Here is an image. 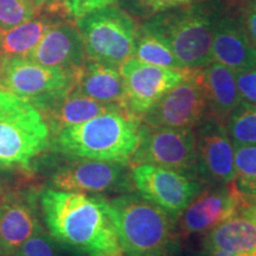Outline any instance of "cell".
I'll use <instances>...</instances> for the list:
<instances>
[{"label":"cell","mask_w":256,"mask_h":256,"mask_svg":"<svg viewBox=\"0 0 256 256\" xmlns=\"http://www.w3.org/2000/svg\"><path fill=\"white\" fill-rule=\"evenodd\" d=\"M76 70L46 66L28 58H6L0 89L28 98L34 106L74 88Z\"/></svg>","instance_id":"obj_8"},{"label":"cell","mask_w":256,"mask_h":256,"mask_svg":"<svg viewBox=\"0 0 256 256\" xmlns=\"http://www.w3.org/2000/svg\"><path fill=\"white\" fill-rule=\"evenodd\" d=\"M11 256H58L55 241L46 232H40L25 241Z\"/></svg>","instance_id":"obj_28"},{"label":"cell","mask_w":256,"mask_h":256,"mask_svg":"<svg viewBox=\"0 0 256 256\" xmlns=\"http://www.w3.org/2000/svg\"><path fill=\"white\" fill-rule=\"evenodd\" d=\"M198 78L206 92L210 115L226 124L230 113L242 101L236 84V74L223 64L211 62L198 70Z\"/></svg>","instance_id":"obj_20"},{"label":"cell","mask_w":256,"mask_h":256,"mask_svg":"<svg viewBox=\"0 0 256 256\" xmlns=\"http://www.w3.org/2000/svg\"><path fill=\"white\" fill-rule=\"evenodd\" d=\"M223 8L242 14V11L250 4L252 0H217Z\"/></svg>","instance_id":"obj_33"},{"label":"cell","mask_w":256,"mask_h":256,"mask_svg":"<svg viewBox=\"0 0 256 256\" xmlns=\"http://www.w3.org/2000/svg\"><path fill=\"white\" fill-rule=\"evenodd\" d=\"M51 183L57 190L81 194H127L134 188L126 165L92 159H78L62 166Z\"/></svg>","instance_id":"obj_12"},{"label":"cell","mask_w":256,"mask_h":256,"mask_svg":"<svg viewBox=\"0 0 256 256\" xmlns=\"http://www.w3.org/2000/svg\"><path fill=\"white\" fill-rule=\"evenodd\" d=\"M226 127L234 145H256V106L240 102L226 120Z\"/></svg>","instance_id":"obj_24"},{"label":"cell","mask_w":256,"mask_h":256,"mask_svg":"<svg viewBox=\"0 0 256 256\" xmlns=\"http://www.w3.org/2000/svg\"><path fill=\"white\" fill-rule=\"evenodd\" d=\"M194 130L197 180L209 186L234 183L235 147L226 124L210 116Z\"/></svg>","instance_id":"obj_11"},{"label":"cell","mask_w":256,"mask_h":256,"mask_svg":"<svg viewBox=\"0 0 256 256\" xmlns=\"http://www.w3.org/2000/svg\"><path fill=\"white\" fill-rule=\"evenodd\" d=\"M87 60L120 68L132 57L138 24L120 6L110 5L76 19Z\"/></svg>","instance_id":"obj_6"},{"label":"cell","mask_w":256,"mask_h":256,"mask_svg":"<svg viewBox=\"0 0 256 256\" xmlns=\"http://www.w3.org/2000/svg\"><path fill=\"white\" fill-rule=\"evenodd\" d=\"M212 62L240 72L256 64V48L252 46L243 23L242 14L220 8L214 28Z\"/></svg>","instance_id":"obj_16"},{"label":"cell","mask_w":256,"mask_h":256,"mask_svg":"<svg viewBox=\"0 0 256 256\" xmlns=\"http://www.w3.org/2000/svg\"><path fill=\"white\" fill-rule=\"evenodd\" d=\"M0 256H6L4 249H2V243H0Z\"/></svg>","instance_id":"obj_40"},{"label":"cell","mask_w":256,"mask_h":256,"mask_svg":"<svg viewBox=\"0 0 256 256\" xmlns=\"http://www.w3.org/2000/svg\"><path fill=\"white\" fill-rule=\"evenodd\" d=\"M140 126L142 118L130 112H108L60 130L54 136V147L70 158L128 166L139 144Z\"/></svg>","instance_id":"obj_2"},{"label":"cell","mask_w":256,"mask_h":256,"mask_svg":"<svg viewBox=\"0 0 256 256\" xmlns=\"http://www.w3.org/2000/svg\"><path fill=\"white\" fill-rule=\"evenodd\" d=\"M130 58L152 64V66H162V68L188 72L179 63L177 57L164 42L160 40L158 37L147 31L146 28H144L140 24L138 25L136 32L133 52Z\"/></svg>","instance_id":"obj_23"},{"label":"cell","mask_w":256,"mask_h":256,"mask_svg":"<svg viewBox=\"0 0 256 256\" xmlns=\"http://www.w3.org/2000/svg\"><path fill=\"white\" fill-rule=\"evenodd\" d=\"M50 145L42 112L28 98L0 89V170H30Z\"/></svg>","instance_id":"obj_5"},{"label":"cell","mask_w":256,"mask_h":256,"mask_svg":"<svg viewBox=\"0 0 256 256\" xmlns=\"http://www.w3.org/2000/svg\"><path fill=\"white\" fill-rule=\"evenodd\" d=\"M130 114L142 118L168 90L183 82L194 72H179L128 58L120 66Z\"/></svg>","instance_id":"obj_13"},{"label":"cell","mask_w":256,"mask_h":256,"mask_svg":"<svg viewBox=\"0 0 256 256\" xmlns=\"http://www.w3.org/2000/svg\"><path fill=\"white\" fill-rule=\"evenodd\" d=\"M243 23L250 38L252 46L256 48V0H252L250 4L242 11Z\"/></svg>","instance_id":"obj_31"},{"label":"cell","mask_w":256,"mask_h":256,"mask_svg":"<svg viewBox=\"0 0 256 256\" xmlns=\"http://www.w3.org/2000/svg\"><path fill=\"white\" fill-rule=\"evenodd\" d=\"M36 107L46 118L52 136L64 128L86 122L100 114L114 110H126L116 104H102L92 100L75 88L38 104Z\"/></svg>","instance_id":"obj_18"},{"label":"cell","mask_w":256,"mask_h":256,"mask_svg":"<svg viewBox=\"0 0 256 256\" xmlns=\"http://www.w3.org/2000/svg\"><path fill=\"white\" fill-rule=\"evenodd\" d=\"M202 255L203 256H243V255H238V254H234V252L216 250V249H209V248H203Z\"/></svg>","instance_id":"obj_35"},{"label":"cell","mask_w":256,"mask_h":256,"mask_svg":"<svg viewBox=\"0 0 256 256\" xmlns=\"http://www.w3.org/2000/svg\"><path fill=\"white\" fill-rule=\"evenodd\" d=\"M6 57L2 55V52L0 51V80H2V68H4Z\"/></svg>","instance_id":"obj_37"},{"label":"cell","mask_w":256,"mask_h":256,"mask_svg":"<svg viewBox=\"0 0 256 256\" xmlns=\"http://www.w3.org/2000/svg\"><path fill=\"white\" fill-rule=\"evenodd\" d=\"M68 2H69V0H57V2H58V4L62 6V8L66 10V11L69 14V11H68Z\"/></svg>","instance_id":"obj_38"},{"label":"cell","mask_w":256,"mask_h":256,"mask_svg":"<svg viewBox=\"0 0 256 256\" xmlns=\"http://www.w3.org/2000/svg\"><path fill=\"white\" fill-rule=\"evenodd\" d=\"M238 214L247 217L256 224V194H246L241 192Z\"/></svg>","instance_id":"obj_32"},{"label":"cell","mask_w":256,"mask_h":256,"mask_svg":"<svg viewBox=\"0 0 256 256\" xmlns=\"http://www.w3.org/2000/svg\"><path fill=\"white\" fill-rule=\"evenodd\" d=\"M8 191H10V188L8 186V184H6L5 182L0 178V202L4 200V197L6 196V194H8Z\"/></svg>","instance_id":"obj_36"},{"label":"cell","mask_w":256,"mask_h":256,"mask_svg":"<svg viewBox=\"0 0 256 256\" xmlns=\"http://www.w3.org/2000/svg\"><path fill=\"white\" fill-rule=\"evenodd\" d=\"M115 2L118 0H69L68 11L74 18L78 19L96 10L115 5Z\"/></svg>","instance_id":"obj_30"},{"label":"cell","mask_w":256,"mask_h":256,"mask_svg":"<svg viewBox=\"0 0 256 256\" xmlns=\"http://www.w3.org/2000/svg\"><path fill=\"white\" fill-rule=\"evenodd\" d=\"M28 58L46 66L75 72L86 63L87 56L78 26L60 19L48 28Z\"/></svg>","instance_id":"obj_17"},{"label":"cell","mask_w":256,"mask_h":256,"mask_svg":"<svg viewBox=\"0 0 256 256\" xmlns=\"http://www.w3.org/2000/svg\"><path fill=\"white\" fill-rule=\"evenodd\" d=\"M43 8L34 0H0V28H11L31 20Z\"/></svg>","instance_id":"obj_26"},{"label":"cell","mask_w":256,"mask_h":256,"mask_svg":"<svg viewBox=\"0 0 256 256\" xmlns=\"http://www.w3.org/2000/svg\"><path fill=\"white\" fill-rule=\"evenodd\" d=\"M74 88L92 100L127 110L124 80L118 68L87 60L76 70Z\"/></svg>","instance_id":"obj_19"},{"label":"cell","mask_w":256,"mask_h":256,"mask_svg":"<svg viewBox=\"0 0 256 256\" xmlns=\"http://www.w3.org/2000/svg\"><path fill=\"white\" fill-rule=\"evenodd\" d=\"M50 236L76 256H124L108 200L46 188L40 192Z\"/></svg>","instance_id":"obj_1"},{"label":"cell","mask_w":256,"mask_h":256,"mask_svg":"<svg viewBox=\"0 0 256 256\" xmlns=\"http://www.w3.org/2000/svg\"><path fill=\"white\" fill-rule=\"evenodd\" d=\"M204 0H118L119 6L133 18L145 20L153 16Z\"/></svg>","instance_id":"obj_27"},{"label":"cell","mask_w":256,"mask_h":256,"mask_svg":"<svg viewBox=\"0 0 256 256\" xmlns=\"http://www.w3.org/2000/svg\"><path fill=\"white\" fill-rule=\"evenodd\" d=\"M177 256H203L202 254H194V252H191V254H179Z\"/></svg>","instance_id":"obj_39"},{"label":"cell","mask_w":256,"mask_h":256,"mask_svg":"<svg viewBox=\"0 0 256 256\" xmlns=\"http://www.w3.org/2000/svg\"><path fill=\"white\" fill-rule=\"evenodd\" d=\"M134 188L142 198L177 220L200 192L202 184L196 179L154 165H134L130 168Z\"/></svg>","instance_id":"obj_9"},{"label":"cell","mask_w":256,"mask_h":256,"mask_svg":"<svg viewBox=\"0 0 256 256\" xmlns=\"http://www.w3.org/2000/svg\"><path fill=\"white\" fill-rule=\"evenodd\" d=\"M235 147V179L238 190L246 194H256V145Z\"/></svg>","instance_id":"obj_25"},{"label":"cell","mask_w":256,"mask_h":256,"mask_svg":"<svg viewBox=\"0 0 256 256\" xmlns=\"http://www.w3.org/2000/svg\"><path fill=\"white\" fill-rule=\"evenodd\" d=\"M203 248L256 256V224L236 214L206 234Z\"/></svg>","instance_id":"obj_21"},{"label":"cell","mask_w":256,"mask_h":256,"mask_svg":"<svg viewBox=\"0 0 256 256\" xmlns=\"http://www.w3.org/2000/svg\"><path fill=\"white\" fill-rule=\"evenodd\" d=\"M43 232L38 216L37 197L30 190H10L0 202V243L6 256L25 241Z\"/></svg>","instance_id":"obj_15"},{"label":"cell","mask_w":256,"mask_h":256,"mask_svg":"<svg viewBox=\"0 0 256 256\" xmlns=\"http://www.w3.org/2000/svg\"><path fill=\"white\" fill-rule=\"evenodd\" d=\"M206 92L198 70L162 96L142 115V124L152 127L196 128L210 118Z\"/></svg>","instance_id":"obj_10"},{"label":"cell","mask_w":256,"mask_h":256,"mask_svg":"<svg viewBox=\"0 0 256 256\" xmlns=\"http://www.w3.org/2000/svg\"><path fill=\"white\" fill-rule=\"evenodd\" d=\"M241 192L235 184L208 186L200 192L177 218L176 236L188 238L206 234L220 223L238 214Z\"/></svg>","instance_id":"obj_14"},{"label":"cell","mask_w":256,"mask_h":256,"mask_svg":"<svg viewBox=\"0 0 256 256\" xmlns=\"http://www.w3.org/2000/svg\"><path fill=\"white\" fill-rule=\"evenodd\" d=\"M124 256H170L176 244L172 218L139 194L108 200Z\"/></svg>","instance_id":"obj_4"},{"label":"cell","mask_w":256,"mask_h":256,"mask_svg":"<svg viewBox=\"0 0 256 256\" xmlns=\"http://www.w3.org/2000/svg\"><path fill=\"white\" fill-rule=\"evenodd\" d=\"M50 14H38L31 20L11 28H0V51L6 58L22 57L28 58V55L38 46L44 34L51 25L60 20V17Z\"/></svg>","instance_id":"obj_22"},{"label":"cell","mask_w":256,"mask_h":256,"mask_svg":"<svg viewBox=\"0 0 256 256\" xmlns=\"http://www.w3.org/2000/svg\"><path fill=\"white\" fill-rule=\"evenodd\" d=\"M196 162V134L192 128L152 127L142 122L130 166H160L197 180Z\"/></svg>","instance_id":"obj_7"},{"label":"cell","mask_w":256,"mask_h":256,"mask_svg":"<svg viewBox=\"0 0 256 256\" xmlns=\"http://www.w3.org/2000/svg\"><path fill=\"white\" fill-rule=\"evenodd\" d=\"M34 2H36L37 4L42 5L44 8H48L51 12H60V8H63L62 6L57 2V0H34ZM64 11H66V10H64Z\"/></svg>","instance_id":"obj_34"},{"label":"cell","mask_w":256,"mask_h":256,"mask_svg":"<svg viewBox=\"0 0 256 256\" xmlns=\"http://www.w3.org/2000/svg\"><path fill=\"white\" fill-rule=\"evenodd\" d=\"M236 84L241 100L256 106V64L250 68L236 72Z\"/></svg>","instance_id":"obj_29"},{"label":"cell","mask_w":256,"mask_h":256,"mask_svg":"<svg viewBox=\"0 0 256 256\" xmlns=\"http://www.w3.org/2000/svg\"><path fill=\"white\" fill-rule=\"evenodd\" d=\"M220 8L217 0H204L162 12L140 25L164 42L185 70L197 72L212 62L214 28Z\"/></svg>","instance_id":"obj_3"}]
</instances>
